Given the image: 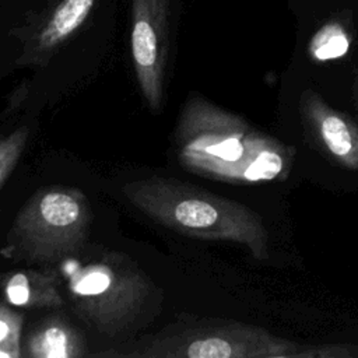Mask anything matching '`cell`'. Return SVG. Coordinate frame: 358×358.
Wrapping results in <instances>:
<instances>
[{
	"label": "cell",
	"mask_w": 358,
	"mask_h": 358,
	"mask_svg": "<svg viewBox=\"0 0 358 358\" xmlns=\"http://www.w3.org/2000/svg\"><path fill=\"white\" fill-rule=\"evenodd\" d=\"M29 138V127L20 126L8 134L0 136V189L17 166Z\"/></svg>",
	"instance_id": "obj_13"
},
{
	"label": "cell",
	"mask_w": 358,
	"mask_h": 358,
	"mask_svg": "<svg viewBox=\"0 0 358 358\" xmlns=\"http://www.w3.org/2000/svg\"><path fill=\"white\" fill-rule=\"evenodd\" d=\"M169 25L171 0H131V60L140 92L152 110H159L164 101Z\"/></svg>",
	"instance_id": "obj_6"
},
{
	"label": "cell",
	"mask_w": 358,
	"mask_h": 358,
	"mask_svg": "<svg viewBox=\"0 0 358 358\" xmlns=\"http://www.w3.org/2000/svg\"><path fill=\"white\" fill-rule=\"evenodd\" d=\"M94 4L95 0H60L41 25L27 36L17 63L20 66H46L59 48L85 22Z\"/></svg>",
	"instance_id": "obj_8"
},
{
	"label": "cell",
	"mask_w": 358,
	"mask_h": 358,
	"mask_svg": "<svg viewBox=\"0 0 358 358\" xmlns=\"http://www.w3.org/2000/svg\"><path fill=\"white\" fill-rule=\"evenodd\" d=\"M350 49L345 28L336 21L324 24L310 39L309 53L317 62H327L344 56Z\"/></svg>",
	"instance_id": "obj_11"
},
{
	"label": "cell",
	"mask_w": 358,
	"mask_h": 358,
	"mask_svg": "<svg viewBox=\"0 0 358 358\" xmlns=\"http://www.w3.org/2000/svg\"><path fill=\"white\" fill-rule=\"evenodd\" d=\"M302 127L313 147L334 165L358 169V126L312 90L299 96Z\"/></svg>",
	"instance_id": "obj_7"
},
{
	"label": "cell",
	"mask_w": 358,
	"mask_h": 358,
	"mask_svg": "<svg viewBox=\"0 0 358 358\" xmlns=\"http://www.w3.org/2000/svg\"><path fill=\"white\" fill-rule=\"evenodd\" d=\"M116 355L137 358H357L352 344H301L259 326L222 319L180 322Z\"/></svg>",
	"instance_id": "obj_3"
},
{
	"label": "cell",
	"mask_w": 358,
	"mask_h": 358,
	"mask_svg": "<svg viewBox=\"0 0 358 358\" xmlns=\"http://www.w3.org/2000/svg\"><path fill=\"white\" fill-rule=\"evenodd\" d=\"M22 313L0 302V358L22 357Z\"/></svg>",
	"instance_id": "obj_12"
},
{
	"label": "cell",
	"mask_w": 358,
	"mask_h": 358,
	"mask_svg": "<svg viewBox=\"0 0 358 358\" xmlns=\"http://www.w3.org/2000/svg\"><path fill=\"white\" fill-rule=\"evenodd\" d=\"M90 221V204L80 189H38L14 217L1 253L39 264L76 257L85 246Z\"/></svg>",
	"instance_id": "obj_5"
},
{
	"label": "cell",
	"mask_w": 358,
	"mask_h": 358,
	"mask_svg": "<svg viewBox=\"0 0 358 358\" xmlns=\"http://www.w3.org/2000/svg\"><path fill=\"white\" fill-rule=\"evenodd\" d=\"M173 138L180 164L214 180L242 185L285 180L295 159L292 145L200 95L183 103Z\"/></svg>",
	"instance_id": "obj_1"
},
{
	"label": "cell",
	"mask_w": 358,
	"mask_h": 358,
	"mask_svg": "<svg viewBox=\"0 0 358 358\" xmlns=\"http://www.w3.org/2000/svg\"><path fill=\"white\" fill-rule=\"evenodd\" d=\"M67 260L71 306L96 331L113 337L152 317L151 310L161 302L159 289L127 256L105 252L84 263Z\"/></svg>",
	"instance_id": "obj_4"
},
{
	"label": "cell",
	"mask_w": 358,
	"mask_h": 358,
	"mask_svg": "<svg viewBox=\"0 0 358 358\" xmlns=\"http://www.w3.org/2000/svg\"><path fill=\"white\" fill-rule=\"evenodd\" d=\"M122 193L147 217L182 235L235 242L257 260L268 257V232L262 217L236 200L165 176L127 182Z\"/></svg>",
	"instance_id": "obj_2"
},
{
	"label": "cell",
	"mask_w": 358,
	"mask_h": 358,
	"mask_svg": "<svg viewBox=\"0 0 358 358\" xmlns=\"http://www.w3.org/2000/svg\"><path fill=\"white\" fill-rule=\"evenodd\" d=\"M87 355V341L63 315H50L31 327L22 341V357L81 358Z\"/></svg>",
	"instance_id": "obj_10"
},
{
	"label": "cell",
	"mask_w": 358,
	"mask_h": 358,
	"mask_svg": "<svg viewBox=\"0 0 358 358\" xmlns=\"http://www.w3.org/2000/svg\"><path fill=\"white\" fill-rule=\"evenodd\" d=\"M7 303L24 309H57L64 305L62 280L55 270L20 268L0 275Z\"/></svg>",
	"instance_id": "obj_9"
}]
</instances>
